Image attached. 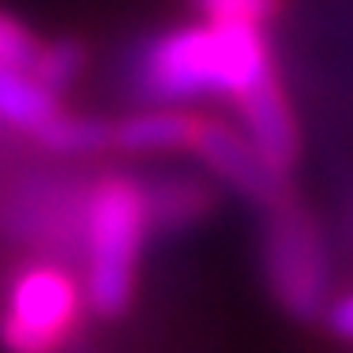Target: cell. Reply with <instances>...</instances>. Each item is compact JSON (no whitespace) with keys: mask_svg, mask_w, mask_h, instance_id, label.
Here are the masks:
<instances>
[{"mask_svg":"<svg viewBox=\"0 0 353 353\" xmlns=\"http://www.w3.org/2000/svg\"><path fill=\"white\" fill-rule=\"evenodd\" d=\"M271 68L279 64L263 27L196 19L136 38L121 53L117 83L132 105H196L230 102Z\"/></svg>","mask_w":353,"mask_h":353,"instance_id":"6da1fadb","label":"cell"},{"mask_svg":"<svg viewBox=\"0 0 353 353\" xmlns=\"http://www.w3.org/2000/svg\"><path fill=\"white\" fill-rule=\"evenodd\" d=\"M147 245L150 230L136 170H94L79 256L83 297L94 319L117 323L132 312Z\"/></svg>","mask_w":353,"mask_h":353,"instance_id":"7a4b0ae2","label":"cell"},{"mask_svg":"<svg viewBox=\"0 0 353 353\" xmlns=\"http://www.w3.org/2000/svg\"><path fill=\"white\" fill-rule=\"evenodd\" d=\"M90 181L87 162L57 158L0 176V245L12 259H57L79 271Z\"/></svg>","mask_w":353,"mask_h":353,"instance_id":"3957f363","label":"cell"},{"mask_svg":"<svg viewBox=\"0 0 353 353\" xmlns=\"http://www.w3.org/2000/svg\"><path fill=\"white\" fill-rule=\"evenodd\" d=\"M259 279L293 323H319L334 297V256L319 214L297 192L259 211Z\"/></svg>","mask_w":353,"mask_h":353,"instance_id":"277c9868","label":"cell"},{"mask_svg":"<svg viewBox=\"0 0 353 353\" xmlns=\"http://www.w3.org/2000/svg\"><path fill=\"white\" fill-rule=\"evenodd\" d=\"M79 271L57 259H12L0 279V353H79L90 327Z\"/></svg>","mask_w":353,"mask_h":353,"instance_id":"5b68a950","label":"cell"},{"mask_svg":"<svg viewBox=\"0 0 353 353\" xmlns=\"http://www.w3.org/2000/svg\"><path fill=\"white\" fill-rule=\"evenodd\" d=\"M192 154L199 158L203 173L211 176L218 188H225L230 196L245 199L256 211L282 203L293 192L290 176H282L252 147V139L241 132L237 121H222V117H207L199 121L196 143H192Z\"/></svg>","mask_w":353,"mask_h":353,"instance_id":"8992f818","label":"cell"},{"mask_svg":"<svg viewBox=\"0 0 353 353\" xmlns=\"http://www.w3.org/2000/svg\"><path fill=\"white\" fill-rule=\"evenodd\" d=\"M233 113H237L241 132L252 139V147L267 158L282 176H293L305 154V139H301V121L293 98L282 83V72L271 68L259 75L252 87L230 98Z\"/></svg>","mask_w":353,"mask_h":353,"instance_id":"52a82bcc","label":"cell"},{"mask_svg":"<svg viewBox=\"0 0 353 353\" xmlns=\"http://www.w3.org/2000/svg\"><path fill=\"white\" fill-rule=\"evenodd\" d=\"M143 214H147L150 241H173L211 222L218 211V184L207 173L192 170H136Z\"/></svg>","mask_w":353,"mask_h":353,"instance_id":"ba28073f","label":"cell"},{"mask_svg":"<svg viewBox=\"0 0 353 353\" xmlns=\"http://www.w3.org/2000/svg\"><path fill=\"white\" fill-rule=\"evenodd\" d=\"M199 121L192 105H136L113 121V154L124 158H162L192 154Z\"/></svg>","mask_w":353,"mask_h":353,"instance_id":"9c48e42d","label":"cell"},{"mask_svg":"<svg viewBox=\"0 0 353 353\" xmlns=\"http://www.w3.org/2000/svg\"><path fill=\"white\" fill-rule=\"evenodd\" d=\"M64 109V98L49 94L27 68H0V128L30 143Z\"/></svg>","mask_w":353,"mask_h":353,"instance_id":"30bf717a","label":"cell"},{"mask_svg":"<svg viewBox=\"0 0 353 353\" xmlns=\"http://www.w3.org/2000/svg\"><path fill=\"white\" fill-rule=\"evenodd\" d=\"M30 147L57 162H94L113 150V121L94 113H72L61 109L46 128L30 139Z\"/></svg>","mask_w":353,"mask_h":353,"instance_id":"8fae6325","label":"cell"},{"mask_svg":"<svg viewBox=\"0 0 353 353\" xmlns=\"http://www.w3.org/2000/svg\"><path fill=\"white\" fill-rule=\"evenodd\" d=\"M87 64H90L87 41H79V38H41V46H38L34 61L27 64V72L34 75L49 94L64 98L75 83L83 79Z\"/></svg>","mask_w":353,"mask_h":353,"instance_id":"7c38bea8","label":"cell"},{"mask_svg":"<svg viewBox=\"0 0 353 353\" xmlns=\"http://www.w3.org/2000/svg\"><path fill=\"white\" fill-rule=\"evenodd\" d=\"M192 15L199 23H245V27H263L282 19L285 0H188Z\"/></svg>","mask_w":353,"mask_h":353,"instance_id":"4fadbf2b","label":"cell"},{"mask_svg":"<svg viewBox=\"0 0 353 353\" xmlns=\"http://www.w3.org/2000/svg\"><path fill=\"white\" fill-rule=\"evenodd\" d=\"M38 46H41V38L34 30L19 15L0 8V68H27L34 61Z\"/></svg>","mask_w":353,"mask_h":353,"instance_id":"5bb4252c","label":"cell"},{"mask_svg":"<svg viewBox=\"0 0 353 353\" xmlns=\"http://www.w3.org/2000/svg\"><path fill=\"white\" fill-rule=\"evenodd\" d=\"M319 323L327 327V334H331V339L350 342V346H353V290L334 293L331 305H327V312H323V319H319Z\"/></svg>","mask_w":353,"mask_h":353,"instance_id":"9a60e30c","label":"cell"}]
</instances>
